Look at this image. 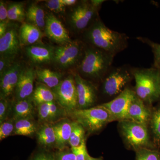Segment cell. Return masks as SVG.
Masks as SVG:
<instances>
[{
  "label": "cell",
  "instance_id": "f1b7e54d",
  "mask_svg": "<svg viewBox=\"0 0 160 160\" xmlns=\"http://www.w3.org/2000/svg\"><path fill=\"white\" fill-rule=\"evenodd\" d=\"M137 160H160V151L157 149L141 148L137 150Z\"/></svg>",
  "mask_w": 160,
  "mask_h": 160
},
{
  "label": "cell",
  "instance_id": "603a6c76",
  "mask_svg": "<svg viewBox=\"0 0 160 160\" xmlns=\"http://www.w3.org/2000/svg\"><path fill=\"white\" fill-rule=\"evenodd\" d=\"M34 103L32 98L16 101L13 106V118L15 120L24 118H32Z\"/></svg>",
  "mask_w": 160,
  "mask_h": 160
},
{
  "label": "cell",
  "instance_id": "4dcf8cb0",
  "mask_svg": "<svg viewBox=\"0 0 160 160\" xmlns=\"http://www.w3.org/2000/svg\"><path fill=\"white\" fill-rule=\"evenodd\" d=\"M15 120L12 118L6 120L0 126V140L4 139L13 134L14 130Z\"/></svg>",
  "mask_w": 160,
  "mask_h": 160
},
{
  "label": "cell",
  "instance_id": "d6a6232c",
  "mask_svg": "<svg viewBox=\"0 0 160 160\" xmlns=\"http://www.w3.org/2000/svg\"><path fill=\"white\" fill-rule=\"evenodd\" d=\"M72 151L76 157V160H86L88 154L86 149V140H84L82 144L77 147L71 148Z\"/></svg>",
  "mask_w": 160,
  "mask_h": 160
},
{
  "label": "cell",
  "instance_id": "ab89813d",
  "mask_svg": "<svg viewBox=\"0 0 160 160\" xmlns=\"http://www.w3.org/2000/svg\"><path fill=\"white\" fill-rule=\"evenodd\" d=\"M8 22H0V38L3 36L8 29L9 24Z\"/></svg>",
  "mask_w": 160,
  "mask_h": 160
},
{
  "label": "cell",
  "instance_id": "6da1fadb",
  "mask_svg": "<svg viewBox=\"0 0 160 160\" xmlns=\"http://www.w3.org/2000/svg\"><path fill=\"white\" fill-rule=\"evenodd\" d=\"M84 37L90 46L114 57L128 45L126 34L109 29L98 18L84 32Z\"/></svg>",
  "mask_w": 160,
  "mask_h": 160
},
{
  "label": "cell",
  "instance_id": "5b68a950",
  "mask_svg": "<svg viewBox=\"0 0 160 160\" xmlns=\"http://www.w3.org/2000/svg\"><path fill=\"white\" fill-rule=\"evenodd\" d=\"M133 77L132 68L127 66L112 67L104 78L103 93L109 97L118 96L127 88L126 86Z\"/></svg>",
  "mask_w": 160,
  "mask_h": 160
},
{
  "label": "cell",
  "instance_id": "277c9868",
  "mask_svg": "<svg viewBox=\"0 0 160 160\" xmlns=\"http://www.w3.org/2000/svg\"><path fill=\"white\" fill-rule=\"evenodd\" d=\"M70 115L90 133L99 131L106 124L114 121L108 110L100 105L87 109H76Z\"/></svg>",
  "mask_w": 160,
  "mask_h": 160
},
{
  "label": "cell",
  "instance_id": "b9f144b4",
  "mask_svg": "<svg viewBox=\"0 0 160 160\" xmlns=\"http://www.w3.org/2000/svg\"><path fill=\"white\" fill-rule=\"evenodd\" d=\"M105 1H102V0H92V1H90L92 5L98 9L99 8L100 6H102V4Z\"/></svg>",
  "mask_w": 160,
  "mask_h": 160
},
{
  "label": "cell",
  "instance_id": "e0dca14e",
  "mask_svg": "<svg viewBox=\"0 0 160 160\" xmlns=\"http://www.w3.org/2000/svg\"><path fill=\"white\" fill-rule=\"evenodd\" d=\"M151 112L152 110L149 109L145 105V102L137 96L129 107L128 118L147 126L149 125Z\"/></svg>",
  "mask_w": 160,
  "mask_h": 160
},
{
  "label": "cell",
  "instance_id": "f35d334b",
  "mask_svg": "<svg viewBox=\"0 0 160 160\" xmlns=\"http://www.w3.org/2000/svg\"><path fill=\"white\" fill-rule=\"evenodd\" d=\"M32 160H55L54 156L49 153L40 152L35 155Z\"/></svg>",
  "mask_w": 160,
  "mask_h": 160
},
{
  "label": "cell",
  "instance_id": "d590c367",
  "mask_svg": "<svg viewBox=\"0 0 160 160\" xmlns=\"http://www.w3.org/2000/svg\"><path fill=\"white\" fill-rule=\"evenodd\" d=\"M14 59L6 57L1 56L0 58V76L14 64Z\"/></svg>",
  "mask_w": 160,
  "mask_h": 160
},
{
  "label": "cell",
  "instance_id": "1f68e13d",
  "mask_svg": "<svg viewBox=\"0 0 160 160\" xmlns=\"http://www.w3.org/2000/svg\"><path fill=\"white\" fill-rule=\"evenodd\" d=\"M50 102L44 103L38 106V116L41 122L50 123Z\"/></svg>",
  "mask_w": 160,
  "mask_h": 160
},
{
  "label": "cell",
  "instance_id": "4fadbf2b",
  "mask_svg": "<svg viewBox=\"0 0 160 160\" xmlns=\"http://www.w3.org/2000/svg\"><path fill=\"white\" fill-rule=\"evenodd\" d=\"M36 79V70L32 68H23L15 89L16 101L31 98L34 91V82Z\"/></svg>",
  "mask_w": 160,
  "mask_h": 160
},
{
  "label": "cell",
  "instance_id": "83f0119b",
  "mask_svg": "<svg viewBox=\"0 0 160 160\" xmlns=\"http://www.w3.org/2000/svg\"><path fill=\"white\" fill-rule=\"evenodd\" d=\"M85 130L79 123L75 121L72 122V130L69 142L71 148L80 146L85 139Z\"/></svg>",
  "mask_w": 160,
  "mask_h": 160
},
{
  "label": "cell",
  "instance_id": "3957f363",
  "mask_svg": "<svg viewBox=\"0 0 160 160\" xmlns=\"http://www.w3.org/2000/svg\"><path fill=\"white\" fill-rule=\"evenodd\" d=\"M114 58L92 46L86 47L78 69L86 77L93 79L104 78L112 68Z\"/></svg>",
  "mask_w": 160,
  "mask_h": 160
},
{
  "label": "cell",
  "instance_id": "7c38bea8",
  "mask_svg": "<svg viewBox=\"0 0 160 160\" xmlns=\"http://www.w3.org/2000/svg\"><path fill=\"white\" fill-rule=\"evenodd\" d=\"M44 30L49 39L60 46L66 45L72 41L62 23L52 13L46 14Z\"/></svg>",
  "mask_w": 160,
  "mask_h": 160
},
{
  "label": "cell",
  "instance_id": "484cf974",
  "mask_svg": "<svg viewBox=\"0 0 160 160\" xmlns=\"http://www.w3.org/2000/svg\"><path fill=\"white\" fill-rule=\"evenodd\" d=\"M159 102L152 110L149 123L154 145L158 148H160V101Z\"/></svg>",
  "mask_w": 160,
  "mask_h": 160
},
{
  "label": "cell",
  "instance_id": "44dd1931",
  "mask_svg": "<svg viewBox=\"0 0 160 160\" xmlns=\"http://www.w3.org/2000/svg\"><path fill=\"white\" fill-rule=\"evenodd\" d=\"M36 75L38 82L52 89L56 88L62 80L61 73L48 69H36Z\"/></svg>",
  "mask_w": 160,
  "mask_h": 160
},
{
  "label": "cell",
  "instance_id": "d4e9b609",
  "mask_svg": "<svg viewBox=\"0 0 160 160\" xmlns=\"http://www.w3.org/2000/svg\"><path fill=\"white\" fill-rule=\"evenodd\" d=\"M37 130L32 118H24L15 120L13 135L31 137Z\"/></svg>",
  "mask_w": 160,
  "mask_h": 160
},
{
  "label": "cell",
  "instance_id": "836d02e7",
  "mask_svg": "<svg viewBox=\"0 0 160 160\" xmlns=\"http://www.w3.org/2000/svg\"><path fill=\"white\" fill-rule=\"evenodd\" d=\"M46 6L51 11L59 13L65 10V7L61 0H49L45 1Z\"/></svg>",
  "mask_w": 160,
  "mask_h": 160
},
{
  "label": "cell",
  "instance_id": "ac0fdd59",
  "mask_svg": "<svg viewBox=\"0 0 160 160\" xmlns=\"http://www.w3.org/2000/svg\"><path fill=\"white\" fill-rule=\"evenodd\" d=\"M56 137V147L62 150L68 144L71 135L72 122L69 119L62 118L52 124Z\"/></svg>",
  "mask_w": 160,
  "mask_h": 160
},
{
  "label": "cell",
  "instance_id": "2e32d148",
  "mask_svg": "<svg viewBox=\"0 0 160 160\" xmlns=\"http://www.w3.org/2000/svg\"><path fill=\"white\" fill-rule=\"evenodd\" d=\"M54 47L43 44H37L26 47V52L29 60L35 64H43L53 62Z\"/></svg>",
  "mask_w": 160,
  "mask_h": 160
},
{
  "label": "cell",
  "instance_id": "ffe728a7",
  "mask_svg": "<svg viewBox=\"0 0 160 160\" xmlns=\"http://www.w3.org/2000/svg\"><path fill=\"white\" fill-rule=\"evenodd\" d=\"M46 15L42 8L35 3L30 4L26 12L27 23L34 25L42 31L46 26Z\"/></svg>",
  "mask_w": 160,
  "mask_h": 160
},
{
  "label": "cell",
  "instance_id": "5bb4252c",
  "mask_svg": "<svg viewBox=\"0 0 160 160\" xmlns=\"http://www.w3.org/2000/svg\"><path fill=\"white\" fill-rule=\"evenodd\" d=\"M19 33L15 26H9L5 34L0 38L1 56L14 59L20 50Z\"/></svg>",
  "mask_w": 160,
  "mask_h": 160
},
{
  "label": "cell",
  "instance_id": "52a82bcc",
  "mask_svg": "<svg viewBox=\"0 0 160 160\" xmlns=\"http://www.w3.org/2000/svg\"><path fill=\"white\" fill-rule=\"evenodd\" d=\"M120 129L124 139L133 149L146 148L150 143L147 126L131 120L120 122Z\"/></svg>",
  "mask_w": 160,
  "mask_h": 160
},
{
  "label": "cell",
  "instance_id": "e575fe53",
  "mask_svg": "<svg viewBox=\"0 0 160 160\" xmlns=\"http://www.w3.org/2000/svg\"><path fill=\"white\" fill-rule=\"evenodd\" d=\"M9 109L10 106L7 99H0V124L7 120Z\"/></svg>",
  "mask_w": 160,
  "mask_h": 160
},
{
  "label": "cell",
  "instance_id": "9c48e42d",
  "mask_svg": "<svg viewBox=\"0 0 160 160\" xmlns=\"http://www.w3.org/2000/svg\"><path fill=\"white\" fill-rule=\"evenodd\" d=\"M85 48L82 43L78 40L72 41L66 45L57 46L55 48L53 62L62 68L71 67L78 62L80 64Z\"/></svg>",
  "mask_w": 160,
  "mask_h": 160
},
{
  "label": "cell",
  "instance_id": "f546056e",
  "mask_svg": "<svg viewBox=\"0 0 160 160\" xmlns=\"http://www.w3.org/2000/svg\"><path fill=\"white\" fill-rule=\"evenodd\" d=\"M138 39L151 47L154 55V63L152 66L160 69V44L155 43L146 38L140 37Z\"/></svg>",
  "mask_w": 160,
  "mask_h": 160
},
{
  "label": "cell",
  "instance_id": "ba28073f",
  "mask_svg": "<svg viewBox=\"0 0 160 160\" xmlns=\"http://www.w3.org/2000/svg\"><path fill=\"white\" fill-rule=\"evenodd\" d=\"M98 9L90 1H83L77 4L69 15V23L76 31L85 32L98 18Z\"/></svg>",
  "mask_w": 160,
  "mask_h": 160
},
{
  "label": "cell",
  "instance_id": "9a60e30c",
  "mask_svg": "<svg viewBox=\"0 0 160 160\" xmlns=\"http://www.w3.org/2000/svg\"><path fill=\"white\" fill-rule=\"evenodd\" d=\"M23 68L20 63H14L8 70L1 76V98H7L14 91Z\"/></svg>",
  "mask_w": 160,
  "mask_h": 160
},
{
  "label": "cell",
  "instance_id": "d6986e66",
  "mask_svg": "<svg viewBox=\"0 0 160 160\" xmlns=\"http://www.w3.org/2000/svg\"><path fill=\"white\" fill-rule=\"evenodd\" d=\"M43 33L36 26L25 23L20 27L19 38L21 46H28L37 44L42 39Z\"/></svg>",
  "mask_w": 160,
  "mask_h": 160
},
{
  "label": "cell",
  "instance_id": "cb8c5ba5",
  "mask_svg": "<svg viewBox=\"0 0 160 160\" xmlns=\"http://www.w3.org/2000/svg\"><path fill=\"white\" fill-rule=\"evenodd\" d=\"M31 98L35 106H37L44 103L56 102L52 89L41 83L36 87Z\"/></svg>",
  "mask_w": 160,
  "mask_h": 160
},
{
  "label": "cell",
  "instance_id": "74e56055",
  "mask_svg": "<svg viewBox=\"0 0 160 160\" xmlns=\"http://www.w3.org/2000/svg\"><path fill=\"white\" fill-rule=\"evenodd\" d=\"M8 17V6L2 1L0 2V22L9 23Z\"/></svg>",
  "mask_w": 160,
  "mask_h": 160
},
{
  "label": "cell",
  "instance_id": "8fae6325",
  "mask_svg": "<svg viewBox=\"0 0 160 160\" xmlns=\"http://www.w3.org/2000/svg\"><path fill=\"white\" fill-rule=\"evenodd\" d=\"M78 98V109L91 108L96 101L97 89L91 82L77 73L74 75Z\"/></svg>",
  "mask_w": 160,
  "mask_h": 160
},
{
  "label": "cell",
  "instance_id": "7bdbcfd3",
  "mask_svg": "<svg viewBox=\"0 0 160 160\" xmlns=\"http://www.w3.org/2000/svg\"><path fill=\"white\" fill-rule=\"evenodd\" d=\"M86 160H102L101 159L99 158H94L90 156L89 154L87 156V158H86Z\"/></svg>",
  "mask_w": 160,
  "mask_h": 160
},
{
  "label": "cell",
  "instance_id": "60d3db41",
  "mask_svg": "<svg viewBox=\"0 0 160 160\" xmlns=\"http://www.w3.org/2000/svg\"><path fill=\"white\" fill-rule=\"evenodd\" d=\"M62 3L65 6H73L77 3L76 0H61Z\"/></svg>",
  "mask_w": 160,
  "mask_h": 160
},
{
  "label": "cell",
  "instance_id": "8d00e7d4",
  "mask_svg": "<svg viewBox=\"0 0 160 160\" xmlns=\"http://www.w3.org/2000/svg\"><path fill=\"white\" fill-rule=\"evenodd\" d=\"M55 160H76L73 152L70 150H60L54 156Z\"/></svg>",
  "mask_w": 160,
  "mask_h": 160
},
{
  "label": "cell",
  "instance_id": "30bf717a",
  "mask_svg": "<svg viewBox=\"0 0 160 160\" xmlns=\"http://www.w3.org/2000/svg\"><path fill=\"white\" fill-rule=\"evenodd\" d=\"M136 97L134 90L127 87L113 100L100 106L108 110L114 121L129 120V107Z\"/></svg>",
  "mask_w": 160,
  "mask_h": 160
},
{
  "label": "cell",
  "instance_id": "4316f807",
  "mask_svg": "<svg viewBox=\"0 0 160 160\" xmlns=\"http://www.w3.org/2000/svg\"><path fill=\"white\" fill-rule=\"evenodd\" d=\"M8 17L9 21L23 22L26 18L24 4L12 2L8 6Z\"/></svg>",
  "mask_w": 160,
  "mask_h": 160
},
{
  "label": "cell",
  "instance_id": "7a4b0ae2",
  "mask_svg": "<svg viewBox=\"0 0 160 160\" xmlns=\"http://www.w3.org/2000/svg\"><path fill=\"white\" fill-rule=\"evenodd\" d=\"M135 81L134 91L144 102L151 104L160 101V69L132 68Z\"/></svg>",
  "mask_w": 160,
  "mask_h": 160
},
{
  "label": "cell",
  "instance_id": "7402d4cb",
  "mask_svg": "<svg viewBox=\"0 0 160 160\" xmlns=\"http://www.w3.org/2000/svg\"><path fill=\"white\" fill-rule=\"evenodd\" d=\"M36 134L40 145L45 147H56V137L52 124L43 123L37 131Z\"/></svg>",
  "mask_w": 160,
  "mask_h": 160
},
{
  "label": "cell",
  "instance_id": "8992f818",
  "mask_svg": "<svg viewBox=\"0 0 160 160\" xmlns=\"http://www.w3.org/2000/svg\"><path fill=\"white\" fill-rule=\"evenodd\" d=\"M52 90L55 95L56 102L66 113L70 114L78 109L77 90L74 76L67 77Z\"/></svg>",
  "mask_w": 160,
  "mask_h": 160
}]
</instances>
